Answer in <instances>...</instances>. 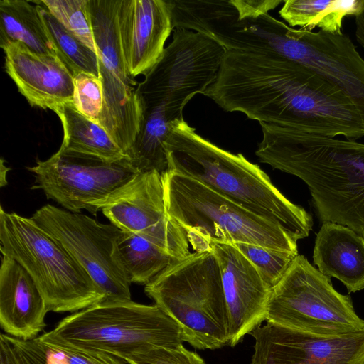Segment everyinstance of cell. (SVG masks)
I'll use <instances>...</instances> for the list:
<instances>
[{"label":"cell","mask_w":364,"mask_h":364,"mask_svg":"<svg viewBox=\"0 0 364 364\" xmlns=\"http://www.w3.org/2000/svg\"><path fill=\"white\" fill-rule=\"evenodd\" d=\"M203 95L223 110L259 123L353 141L364 137L361 115L341 88L277 55L227 50Z\"/></svg>","instance_id":"obj_1"},{"label":"cell","mask_w":364,"mask_h":364,"mask_svg":"<svg viewBox=\"0 0 364 364\" xmlns=\"http://www.w3.org/2000/svg\"><path fill=\"white\" fill-rule=\"evenodd\" d=\"M255 154L307 186L320 221L364 237V143L261 122Z\"/></svg>","instance_id":"obj_2"},{"label":"cell","mask_w":364,"mask_h":364,"mask_svg":"<svg viewBox=\"0 0 364 364\" xmlns=\"http://www.w3.org/2000/svg\"><path fill=\"white\" fill-rule=\"evenodd\" d=\"M165 149L169 170L192 178L245 209L278 223L298 240L309 236L313 227L311 215L288 200L266 173L242 154L216 146L186 121L172 129Z\"/></svg>","instance_id":"obj_3"},{"label":"cell","mask_w":364,"mask_h":364,"mask_svg":"<svg viewBox=\"0 0 364 364\" xmlns=\"http://www.w3.org/2000/svg\"><path fill=\"white\" fill-rule=\"evenodd\" d=\"M161 177L168 214L185 231L196 252H210L218 243L247 242L298 255L297 238L278 223L174 171Z\"/></svg>","instance_id":"obj_4"},{"label":"cell","mask_w":364,"mask_h":364,"mask_svg":"<svg viewBox=\"0 0 364 364\" xmlns=\"http://www.w3.org/2000/svg\"><path fill=\"white\" fill-rule=\"evenodd\" d=\"M146 294L199 350L229 346L230 328L218 261L212 252L191 253L145 285Z\"/></svg>","instance_id":"obj_5"},{"label":"cell","mask_w":364,"mask_h":364,"mask_svg":"<svg viewBox=\"0 0 364 364\" xmlns=\"http://www.w3.org/2000/svg\"><path fill=\"white\" fill-rule=\"evenodd\" d=\"M41 338L112 355L124 361L159 346L184 342L176 323L156 304L102 300L72 313Z\"/></svg>","instance_id":"obj_6"},{"label":"cell","mask_w":364,"mask_h":364,"mask_svg":"<svg viewBox=\"0 0 364 364\" xmlns=\"http://www.w3.org/2000/svg\"><path fill=\"white\" fill-rule=\"evenodd\" d=\"M0 250L33 279L48 311L74 313L105 299L69 252L31 218L0 208Z\"/></svg>","instance_id":"obj_7"},{"label":"cell","mask_w":364,"mask_h":364,"mask_svg":"<svg viewBox=\"0 0 364 364\" xmlns=\"http://www.w3.org/2000/svg\"><path fill=\"white\" fill-rule=\"evenodd\" d=\"M266 321L323 336L364 331L348 295L338 293L331 279L297 255L281 280L272 289Z\"/></svg>","instance_id":"obj_8"},{"label":"cell","mask_w":364,"mask_h":364,"mask_svg":"<svg viewBox=\"0 0 364 364\" xmlns=\"http://www.w3.org/2000/svg\"><path fill=\"white\" fill-rule=\"evenodd\" d=\"M119 5V0H87L103 92L98 123L126 155L139 132L143 108L122 43Z\"/></svg>","instance_id":"obj_9"},{"label":"cell","mask_w":364,"mask_h":364,"mask_svg":"<svg viewBox=\"0 0 364 364\" xmlns=\"http://www.w3.org/2000/svg\"><path fill=\"white\" fill-rule=\"evenodd\" d=\"M31 218L77 261L104 293L105 300H132V283L119 250L122 230L50 204L36 210Z\"/></svg>","instance_id":"obj_10"},{"label":"cell","mask_w":364,"mask_h":364,"mask_svg":"<svg viewBox=\"0 0 364 364\" xmlns=\"http://www.w3.org/2000/svg\"><path fill=\"white\" fill-rule=\"evenodd\" d=\"M35 178L32 189H41L73 213L87 210L125 184L138 172L126 157L109 161L60 146L53 156L28 167Z\"/></svg>","instance_id":"obj_11"},{"label":"cell","mask_w":364,"mask_h":364,"mask_svg":"<svg viewBox=\"0 0 364 364\" xmlns=\"http://www.w3.org/2000/svg\"><path fill=\"white\" fill-rule=\"evenodd\" d=\"M122 231L134 233L182 259L191 254L185 231L168 215L161 174L138 173L128 182L93 204Z\"/></svg>","instance_id":"obj_12"},{"label":"cell","mask_w":364,"mask_h":364,"mask_svg":"<svg viewBox=\"0 0 364 364\" xmlns=\"http://www.w3.org/2000/svg\"><path fill=\"white\" fill-rule=\"evenodd\" d=\"M250 334L251 364H364V331L323 336L267 322Z\"/></svg>","instance_id":"obj_13"},{"label":"cell","mask_w":364,"mask_h":364,"mask_svg":"<svg viewBox=\"0 0 364 364\" xmlns=\"http://www.w3.org/2000/svg\"><path fill=\"white\" fill-rule=\"evenodd\" d=\"M210 252L220 268L233 347L266 321L272 289L232 244H214Z\"/></svg>","instance_id":"obj_14"},{"label":"cell","mask_w":364,"mask_h":364,"mask_svg":"<svg viewBox=\"0 0 364 364\" xmlns=\"http://www.w3.org/2000/svg\"><path fill=\"white\" fill-rule=\"evenodd\" d=\"M119 22L129 72L146 75L174 28L170 0H119Z\"/></svg>","instance_id":"obj_15"},{"label":"cell","mask_w":364,"mask_h":364,"mask_svg":"<svg viewBox=\"0 0 364 364\" xmlns=\"http://www.w3.org/2000/svg\"><path fill=\"white\" fill-rule=\"evenodd\" d=\"M5 70L32 107L53 110L73 102L74 76L55 55L31 50L21 42L0 43Z\"/></svg>","instance_id":"obj_16"},{"label":"cell","mask_w":364,"mask_h":364,"mask_svg":"<svg viewBox=\"0 0 364 364\" xmlns=\"http://www.w3.org/2000/svg\"><path fill=\"white\" fill-rule=\"evenodd\" d=\"M45 300L30 274L2 255L0 267V325L7 335L31 340L46 324Z\"/></svg>","instance_id":"obj_17"},{"label":"cell","mask_w":364,"mask_h":364,"mask_svg":"<svg viewBox=\"0 0 364 364\" xmlns=\"http://www.w3.org/2000/svg\"><path fill=\"white\" fill-rule=\"evenodd\" d=\"M313 262L321 273L340 280L348 293L364 289V237L350 228L323 223L315 240Z\"/></svg>","instance_id":"obj_18"},{"label":"cell","mask_w":364,"mask_h":364,"mask_svg":"<svg viewBox=\"0 0 364 364\" xmlns=\"http://www.w3.org/2000/svg\"><path fill=\"white\" fill-rule=\"evenodd\" d=\"M183 117L162 106L143 107L139 132L126 156L139 173L156 171L161 174L168 169L165 142Z\"/></svg>","instance_id":"obj_19"},{"label":"cell","mask_w":364,"mask_h":364,"mask_svg":"<svg viewBox=\"0 0 364 364\" xmlns=\"http://www.w3.org/2000/svg\"><path fill=\"white\" fill-rule=\"evenodd\" d=\"M52 111L58 116L63 128L61 146L109 161L127 157L108 132L100 124L80 113L73 102L58 105Z\"/></svg>","instance_id":"obj_20"},{"label":"cell","mask_w":364,"mask_h":364,"mask_svg":"<svg viewBox=\"0 0 364 364\" xmlns=\"http://www.w3.org/2000/svg\"><path fill=\"white\" fill-rule=\"evenodd\" d=\"M363 8L364 0H287L279 13L289 27L310 31L318 27L327 33L341 34L343 18L355 16Z\"/></svg>","instance_id":"obj_21"},{"label":"cell","mask_w":364,"mask_h":364,"mask_svg":"<svg viewBox=\"0 0 364 364\" xmlns=\"http://www.w3.org/2000/svg\"><path fill=\"white\" fill-rule=\"evenodd\" d=\"M21 42L33 52L56 55L34 1H0V43Z\"/></svg>","instance_id":"obj_22"},{"label":"cell","mask_w":364,"mask_h":364,"mask_svg":"<svg viewBox=\"0 0 364 364\" xmlns=\"http://www.w3.org/2000/svg\"><path fill=\"white\" fill-rule=\"evenodd\" d=\"M119 250L131 283L139 284H147L181 260L146 238L122 230Z\"/></svg>","instance_id":"obj_23"},{"label":"cell","mask_w":364,"mask_h":364,"mask_svg":"<svg viewBox=\"0 0 364 364\" xmlns=\"http://www.w3.org/2000/svg\"><path fill=\"white\" fill-rule=\"evenodd\" d=\"M33 1L37 5L57 57L73 75L86 73L99 77L97 53L66 30L40 1Z\"/></svg>","instance_id":"obj_24"},{"label":"cell","mask_w":364,"mask_h":364,"mask_svg":"<svg viewBox=\"0 0 364 364\" xmlns=\"http://www.w3.org/2000/svg\"><path fill=\"white\" fill-rule=\"evenodd\" d=\"M40 2L66 30L96 52L87 0H41Z\"/></svg>","instance_id":"obj_25"},{"label":"cell","mask_w":364,"mask_h":364,"mask_svg":"<svg viewBox=\"0 0 364 364\" xmlns=\"http://www.w3.org/2000/svg\"><path fill=\"white\" fill-rule=\"evenodd\" d=\"M232 245L255 266L271 289L281 280L297 255L247 242Z\"/></svg>","instance_id":"obj_26"},{"label":"cell","mask_w":364,"mask_h":364,"mask_svg":"<svg viewBox=\"0 0 364 364\" xmlns=\"http://www.w3.org/2000/svg\"><path fill=\"white\" fill-rule=\"evenodd\" d=\"M74 106L83 115L98 123L103 108V92L100 77L80 73L74 76Z\"/></svg>","instance_id":"obj_27"},{"label":"cell","mask_w":364,"mask_h":364,"mask_svg":"<svg viewBox=\"0 0 364 364\" xmlns=\"http://www.w3.org/2000/svg\"><path fill=\"white\" fill-rule=\"evenodd\" d=\"M127 364H205L196 352L186 348L183 343L159 346L127 358Z\"/></svg>","instance_id":"obj_28"},{"label":"cell","mask_w":364,"mask_h":364,"mask_svg":"<svg viewBox=\"0 0 364 364\" xmlns=\"http://www.w3.org/2000/svg\"><path fill=\"white\" fill-rule=\"evenodd\" d=\"M38 338L58 350L68 364H125L123 360L110 354L80 348L61 341Z\"/></svg>","instance_id":"obj_29"},{"label":"cell","mask_w":364,"mask_h":364,"mask_svg":"<svg viewBox=\"0 0 364 364\" xmlns=\"http://www.w3.org/2000/svg\"><path fill=\"white\" fill-rule=\"evenodd\" d=\"M0 364H20L12 344L4 333L0 336Z\"/></svg>","instance_id":"obj_30"},{"label":"cell","mask_w":364,"mask_h":364,"mask_svg":"<svg viewBox=\"0 0 364 364\" xmlns=\"http://www.w3.org/2000/svg\"><path fill=\"white\" fill-rule=\"evenodd\" d=\"M38 341L43 348L46 364H68L58 350L50 347L39 339Z\"/></svg>","instance_id":"obj_31"},{"label":"cell","mask_w":364,"mask_h":364,"mask_svg":"<svg viewBox=\"0 0 364 364\" xmlns=\"http://www.w3.org/2000/svg\"><path fill=\"white\" fill-rule=\"evenodd\" d=\"M355 38L359 44L364 48V8L355 16Z\"/></svg>","instance_id":"obj_32"}]
</instances>
